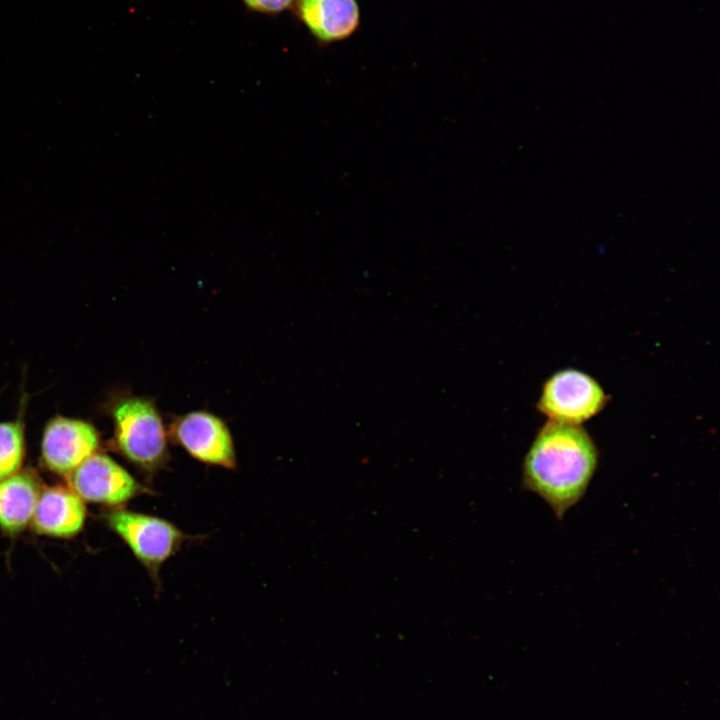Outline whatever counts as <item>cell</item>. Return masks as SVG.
I'll use <instances>...</instances> for the list:
<instances>
[{
    "label": "cell",
    "mask_w": 720,
    "mask_h": 720,
    "mask_svg": "<svg viewBox=\"0 0 720 720\" xmlns=\"http://www.w3.org/2000/svg\"><path fill=\"white\" fill-rule=\"evenodd\" d=\"M599 464V451L581 425L548 421L536 434L522 464L521 484L558 520L585 496Z\"/></svg>",
    "instance_id": "cell-1"
},
{
    "label": "cell",
    "mask_w": 720,
    "mask_h": 720,
    "mask_svg": "<svg viewBox=\"0 0 720 720\" xmlns=\"http://www.w3.org/2000/svg\"><path fill=\"white\" fill-rule=\"evenodd\" d=\"M117 450L147 474H155L168 461L166 430L151 399L120 396L110 407Z\"/></svg>",
    "instance_id": "cell-2"
},
{
    "label": "cell",
    "mask_w": 720,
    "mask_h": 720,
    "mask_svg": "<svg viewBox=\"0 0 720 720\" xmlns=\"http://www.w3.org/2000/svg\"><path fill=\"white\" fill-rule=\"evenodd\" d=\"M105 520L146 568L155 585H159L162 565L190 538L170 521L130 510H112Z\"/></svg>",
    "instance_id": "cell-3"
},
{
    "label": "cell",
    "mask_w": 720,
    "mask_h": 720,
    "mask_svg": "<svg viewBox=\"0 0 720 720\" xmlns=\"http://www.w3.org/2000/svg\"><path fill=\"white\" fill-rule=\"evenodd\" d=\"M608 396L599 382L585 372L563 369L544 383L537 409L551 422L581 425L600 413Z\"/></svg>",
    "instance_id": "cell-4"
},
{
    "label": "cell",
    "mask_w": 720,
    "mask_h": 720,
    "mask_svg": "<svg viewBox=\"0 0 720 720\" xmlns=\"http://www.w3.org/2000/svg\"><path fill=\"white\" fill-rule=\"evenodd\" d=\"M170 438L191 457L227 469L236 467L231 433L222 419L206 411H193L175 417L169 428Z\"/></svg>",
    "instance_id": "cell-5"
},
{
    "label": "cell",
    "mask_w": 720,
    "mask_h": 720,
    "mask_svg": "<svg viewBox=\"0 0 720 720\" xmlns=\"http://www.w3.org/2000/svg\"><path fill=\"white\" fill-rule=\"evenodd\" d=\"M68 477L71 490L93 503L116 506L151 493L116 461L100 453H94Z\"/></svg>",
    "instance_id": "cell-6"
},
{
    "label": "cell",
    "mask_w": 720,
    "mask_h": 720,
    "mask_svg": "<svg viewBox=\"0 0 720 720\" xmlns=\"http://www.w3.org/2000/svg\"><path fill=\"white\" fill-rule=\"evenodd\" d=\"M99 436L89 423L64 417L52 419L42 440V459L53 472L69 476L96 453Z\"/></svg>",
    "instance_id": "cell-7"
},
{
    "label": "cell",
    "mask_w": 720,
    "mask_h": 720,
    "mask_svg": "<svg viewBox=\"0 0 720 720\" xmlns=\"http://www.w3.org/2000/svg\"><path fill=\"white\" fill-rule=\"evenodd\" d=\"M293 8L310 33L323 43L348 38L360 23L356 0H296Z\"/></svg>",
    "instance_id": "cell-8"
},
{
    "label": "cell",
    "mask_w": 720,
    "mask_h": 720,
    "mask_svg": "<svg viewBox=\"0 0 720 720\" xmlns=\"http://www.w3.org/2000/svg\"><path fill=\"white\" fill-rule=\"evenodd\" d=\"M85 518L84 502L75 492L51 487L41 492L32 523L40 534L71 537L82 529Z\"/></svg>",
    "instance_id": "cell-9"
},
{
    "label": "cell",
    "mask_w": 720,
    "mask_h": 720,
    "mask_svg": "<svg viewBox=\"0 0 720 720\" xmlns=\"http://www.w3.org/2000/svg\"><path fill=\"white\" fill-rule=\"evenodd\" d=\"M41 492L30 472H17L0 481V528L15 533L32 520Z\"/></svg>",
    "instance_id": "cell-10"
},
{
    "label": "cell",
    "mask_w": 720,
    "mask_h": 720,
    "mask_svg": "<svg viewBox=\"0 0 720 720\" xmlns=\"http://www.w3.org/2000/svg\"><path fill=\"white\" fill-rule=\"evenodd\" d=\"M23 458V424L20 421L0 422V481L17 473Z\"/></svg>",
    "instance_id": "cell-11"
},
{
    "label": "cell",
    "mask_w": 720,
    "mask_h": 720,
    "mask_svg": "<svg viewBox=\"0 0 720 720\" xmlns=\"http://www.w3.org/2000/svg\"><path fill=\"white\" fill-rule=\"evenodd\" d=\"M251 10L265 13L277 14L289 8H293L296 0H242Z\"/></svg>",
    "instance_id": "cell-12"
}]
</instances>
